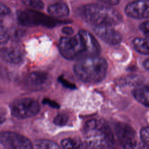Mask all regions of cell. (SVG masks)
I'll use <instances>...</instances> for the list:
<instances>
[{"instance_id":"cell-21","label":"cell","mask_w":149,"mask_h":149,"mask_svg":"<svg viewBox=\"0 0 149 149\" xmlns=\"http://www.w3.org/2000/svg\"><path fill=\"white\" fill-rule=\"evenodd\" d=\"M140 31L148 38H149V20L143 22L139 26Z\"/></svg>"},{"instance_id":"cell-14","label":"cell","mask_w":149,"mask_h":149,"mask_svg":"<svg viewBox=\"0 0 149 149\" xmlns=\"http://www.w3.org/2000/svg\"><path fill=\"white\" fill-rule=\"evenodd\" d=\"M48 12L51 15L55 17H64L68 15L69 9L65 3L58 2L49 5Z\"/></svg>"},{"instance_id":"cell-3","label":"cell","mask_w":149,"mask_h":149,"mask_svg":"<svg viewBox=\"0 0 149 149\" xmlns=\"http://www.w3.org/2000/svg\"><path fill=\"white\" fill-rule=\"evenodd\" d=\"M80 10L81 17L94 26H112L122 21V16L119 12L109 6L91 3L83 6Z\"/></svg>"},{"instance_id":"cell-10","label":"cell","mask_w":149,"mask_h":149,"mask_svg":"<svg viewBox=\"0 0 149 149\" xmlns=\"http://www.w3.org/2000/svg\"><path fill=\"white\" fill-rule=\"evenodd\" d=\"M94 31L95 34L104 41L109 44H117L122 40L120 33L108 26H94Z\"/></svg>"},{"instance_id":"cell-27","label":"cell","mask_w":149,"mask_h":149,"mask_svg":"<svg viewBox=\"0 0 149 149\" xmlns=\"http://www.w3.org/2000/svg\"><path fill=\"white\" fill-rule=\"evenodd\" d=\"M43 102L45 104H47L48 105H49L50 106L54 107V108H58L59 107V105L57 103H56L54 101H52L51 100H49V99H45L43 101Z\"/></svg>"},{"instance_id":"cell-26","label":"cell","mask_w":149,"mask_h":149,"mask_svg":"<svg viewBox=\"0 0 149 149\" xmlns=\"http://www.w3.org/2000/svg\"><path fill=\"white\" fill-rule=\"evenodd\" d=\"M100 1L109 5H116L119 3L120 0H100Z\"/></svg>"},{"instance_id":"cell-12","label":"cell","mask_w":149,"mask_h":149,"mask_svg":"<svg viewBox=\"0 0 149 149\" xmlns=\"http://www.w3.org/2000/svg\"><path fill=\"white\" fill-rule=\"evenodd\" d=\"M1 55L6 62L17 64L22 61L24 54L21 48L17 47H9L2 49Z\"/></svg>"},{"instance_id":"cell-30","label":"cell","mask_w":149,"mask_h":149,"mask_svg":"<svg viewBox=\"0 0 149 149\" xmlns=\"http://www.w3.org/2000/svg\"><path fill=\"white\" fill-rule=\"evenodd\" d=\"M148 1H149V0H148Z\"/></svg>"},{"instance_id":"cell-4","label":"cell","mask_w":149,"mask_h":149,"mask_svg":"<svg viewBox=\"0 0 149 149\" xmlns=\"http://www.w3.org/2000/svg\"><path fill=\"white\" fill-rule=\"evenodd\" d=\"M107 70L106 61L98 55L79 59L74 66L76 75L83 81L98 83L105 77Z\"/></svg>"},{"instance_id":"cell-17","label":"cell","mask_w":149,"mask_h":149,"mask_svg":"<svg viewBox=\"0 0 149 149\" xmlns=\"http://www.w3.org/2000/svg\"><path fill=\"white\" fill-rule=\"evenodd\" d=\"M61 145L62 149H86L80 142L70 137L64 139L61 142Z\"/></svg>"},{"instance_id":"cell-25","label":"cell","mask_w":149,"mask_h":149,"mask_svg":"<svg viewBox=\"0 0 149 149\" xmlns=\"http://www.w3.org/2000/svg\"><path fill=\"white\" fill-rule=\"evenodd\" d=\"M62 33L65 34H67V35H72L73 34L74 31L73 30V29L70 27H64L62 30Z\"/></svg>"},{"instance_id":"cell-23","label":"cell","mask_w":149,"mask_h":149,"mask_svg":"<svg viewBox=\"0 0 149 149\" xmlns=\"http://www.w3.org/2000/svg\"><path fill=\"white\" fill-rule=\"evenodd\" d=\"M10 10L9 8L0 2V15H7L10 13Z\"/></svg>"},{"instance_id":"cell-8","label":"cell","mask_w":149,"mask_h":149,"mask_svg":"<svg viewBox=\"0 0 149 149\" xmlns=\"http://www.w3.org/2000/svg\"><path fill=\"white\" fill-rule=\"evenodd\" d=\"M0 143L6 149H34V145L29 139L13 132H1Z\"/></svg>"},{"instance_id":"cell-19","label":"cell","mask_w":149,"mask_h":149,"mask_svg":"<svg viewBox=\"0 0 149 149\" xmlns=\"http://www.w3.org/2000/svg\"><path fill=\"white\" fill-rule=\"evenodd\" d=\"M9 38V34L7 30L2 26H0V48L6 44Z\"/></svg>"},{"instance_id":"cell-13","label":"cell","mask_w":149,"mask_h":149,"mask_svg":"<svg viewBox=\"0 0 149 149\" xmlns=\"http://www.w3.org/2000/svg\"><path fill=\"white\" fill-rule=\"evenodd\" d=\"M133 95L137 101L149 107V85L140 86L133 91Z\"/></svg>"},{"instance_id":"cell-16","label":"cell","mask_w":149,"mask_h":149,"mask_svg":"<svg viewBox=\"0 0 149 149\" xmlns=\"http://www.w3.org/2000/svg\"><path fill=\"white\" fill-rule=\"evenodd\" d=\"M34 149H61L54 141L50 140L40 139L36 141Z\"/></svg>"},{"instance_id":"cell-1","label":"cell","mask_w":149,"mask_h":149,"mask_svg":"<svg viewBox=\"0 0 149 149\" xmlns=\"http://www.w3.org/2000/svg\"><path fill=\"white\" fill-rule=\"evenodd\" d=\"M61 55L69 60L97 56L101 51L99 43L88 31L81 30L72 37H62L59 42Z\"/></svg>"},{"instance_id":"cell-24","label":"cell","mask_w":149,"mask_h":149,"mask_svg":"<svg viewBox=\"0 0 149 149\" xmlns=\"http://www.w3.org/2000/svg\"><path fill=\"white\" fill-rule=\"evenodd\" d=\"M59 80L66 87H68V88H73L75 87V86L72 83H70V82H69L67 80H65L63 78H61L59 79Z\"/></svg>"},{"instance_id":"cell-29","label":"cell","mask_w":149,"mask_h":149,"mask_svg":"<svg viewBox=\"0 0 149 149\" xmlns=\"http://www.w3.org/2000/svg\"><path fill=\"white\" fill-rule=\"evenodd\" d=\"M5 120H6V118L4 116L0 115V124H2V123H3L5 121Z\"/></svg>"},{"instance_id":"cell-6","label":"cell","mask_w":149,"mask_h":149,"mask_svg":"<svg viewBox=\"0 0 149 149\" xmlns=\"http://www.w3.org/2000/svg\"><path fill=\"white\" fill-rule=\"evenodd\" d=\"M40 110L38 101L31 98H23L15 101L11 107V114L15 118L25 119L36 115Z\"/></svg>"},{"instance_id":"cell-28","label":"cell","mask_w":149,"mask_h":149,"mask_svg":"<svg viewBox=\"0 0 149 149\" xmlns=\"http://www.w3.org/2000/svg\"><path fill=\"white\" fill-rule=\"evenodd\" d=\"M143 66L144 68L149 72V59L145 60L143 62Z\"/></svg>"},{"instance_id":"cell-2","label":"cell","mask_w":149,"mask_h":149,"mask_svg":"<svg viewBox=\"0 0 149 149\" xmlns=\"http://www.w3.org/2000/svg\"><path fill=\"white\" fill-rule=\"evenodd\" d=\"M83 135L89 149H116L112 132L102 119L87 121L84 126Z\"/></svg>"},{"instance_id":"cell-7","label":"cell","mask_w":149,"mask_h":149,"mask_svg":"<svg viewBox=\"0 0 149 149\" xmlns=\"http://www.w3.org/2000/svg\"><path fill=\"white\" fill-rule=\"evenodd\" d=\"M18 21L24 26L43 25L47 27H54L58 22L56 20L33 10L19 11L17 13Z\"/></svg>"},{"instance_id":"cell-15","label":"cell","mask_w":149,"mask_h":149,"mask_svg":"<svg viewBox=\"0 0 149 149\" xmlns=\"http://www.w3.org/2000/svg\"><path fill=\"white\" fill-rule=\"evenodd\" d=\"M135 49L139 53L149 54V38H136L133 42Z\"/></svg>"},{"instance_id":"cell-5","label":"cell","mask_w":149,"mask_h":149,"mask_svg":"<svg viewBox=\"0 0 149 149\" xmlns=\"http://www.w3.org/2000/svg\"><path fill=\"white\" fill-rule=\"evenodd\" d=\"M118 140L123 149H145L138 140L136 131L128 124L120 122L115 125Z\"/></svg>"},{"instance_id":"cell-20","label":"cell","mask_w":149,"mask_h":149,"mask_svg":"<svg viewBox=\"0 0 149 149\" xmlns=\"http://www.w3.org/2000/svg\"><path fill=\"white\" fill-rule=\"evenodd\" d=\"M141 141L147 146H149V127H143L140 133Z\"/></svg>"},{"instance_id":"cell-22","label":"cell","mask_w":149,"mask_h":149,"mask_svg":"<svg viewBox=\"0 0 149 149\" xmlns=\"http://www.w3.org/2000/svg\"><path fill=\"white\" fill-rule=\"evenodd\" d=\"M29 3L34 9H42L44 8V3L41 0H29Z\"/></svg>"},{"instance_id":"cell-18","label":"cell","mask_w":149,"mask_h":149,"mask_svg":"<svg viewBox=\"0 0 149 149\" xmlns=\"http://www.w3.org/2000/svg\"><path fill=\"white\" fill-rule=\"evenodd\" d=\"M69 118L68 115L63 113H58L54 119V123L58 126H62L65 125L68 121Z\"/></svg>"},{"instance_id":"cell-9","label":"cell","mask_w":149,"mask_h":149,"mask_svg":"<svg viewBox=\"0 0 149 149\" xmlns=\"http://www.w3.org/2000/svg\"><path fill=\"white\" fill-rule=\"evenodd\" d=\"M126 14L135 19H149V1H135L127 5Z\"/></svg>"},{"instance_id":"cell-11","label":"cell","mask_w":149,"mask_h":149,"mask_svg":"<svg viewBox=\"0 0 149 149\" xmlns=\"http://www.w3.org/2000/svg\"><path fill=\"white\" fill-rule=\"evenodd\" d=\"M48 80L49 76L47 73L42 72H34L25 77L24 83L30 88L40 89L43 87Z\"/></svg>"}]
</instances>
